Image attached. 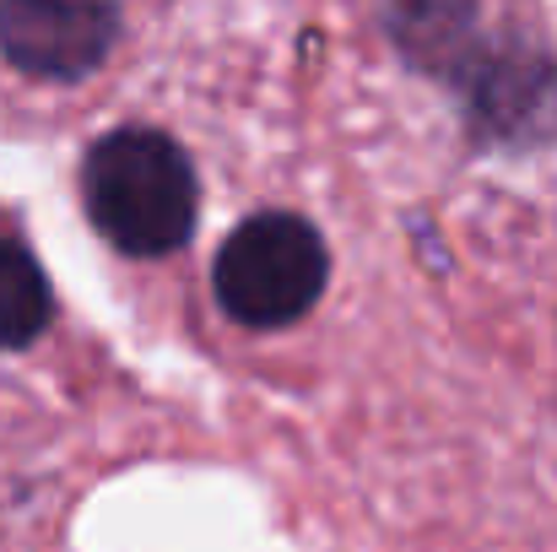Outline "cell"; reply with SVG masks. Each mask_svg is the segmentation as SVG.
<instances>
[{
	"label": "cell",
	"instance_id": "3",
	"mask_svg": "<svg viewBox=\"0 0 557 552\" xmlns=\"http://www.w3.org/2000/svg\"><path fill=\"white\" fill-rule=\"evenodd\" d=\"M114 0H0V54L44 82H76L114 49Z\"/></svg>",
	"mask_w": 557,
	"mask_h": 552
},
{
	"label": "cell",
	"instance_id": "4",
	"mask_svg": "<svg viewBox=\"0 0 557 552\" xmlns=\"http://www.w3.org/2000/svg\"><path fill=\"white\" fill-rule=\"evenodd\" d=\"M49 309L54 298H49L38 260L22 244L0 238V353L38 342V331L49 326Z\"/></svg>",
	"mask_w": 557,
	"mask_h": 552
},
{
	"label": "cell",
	"instance_id": "1",
	"mask_svg": "<svg viewBox=\"0 0 557 552\" xmlns=\"http://www.w3.org/2000/svg\"><path fill=\"white\" fill-rule=\"evenodd\" d=\"M92 228L125 255H169L195 228V169L163 131H114L82 163Z\"/></svg>",
	"mask_w": 557,
	"mask_h": 552
},
{
	"label": "cell",
	"instance_id": "2",
	"mask_svg": "<svg viewBox=\"0 0 557 552\" xmlns=\"http://www.w3.org/2000/svg\"><path fill=\"white\" fill-rule=\"evenodd\" d=\"M325 277H331L325 238L314 233V222L293 211H260L238 222L211 266L222 309L249 331H276L304 320L325 293Z\"/></svg>",
	"mask_w": 557,
	"mask_h": 552
}]
</instances>
